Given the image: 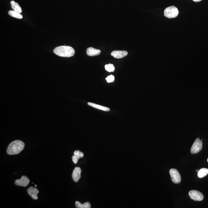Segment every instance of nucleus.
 Returning a JSON list of instances; mask_svg holds the SVG:
<instances>
[{"label":"nucleus","mask_w":208,"mask_h":208,"mask_svg":"<svg viewBox=\"0 0 208 208\" xmlns=\"http://www.w3.org/2000/svg\"><path fill=\"white\" fill-rule=\"evenodd\" d=\"M24 143L20 140H16L12 142L7 149V153L9 155L18 154L24 149Z\"/></svg>","instance_id":"1"},{"label":"nucleus","mask_w":208,"mask_h":208,"mask_svg":"<svg viewBox=\"0 0 208 208\" xmlns=\"http://www.w3.org/2000/svg\"><path fill=\"white\" fill-rule=\"evenodd\" d=\"M53 52L56 55L63 57H72L75 54V49L72 47L66 46L57 47Z\"/></svg>","instance_id":"2"},{"label":"nucleus","mask_w":208,"mask_h":208,"mask_svg":"<svg viewBox=\"0 0 208 208\" xmlns=\"http://www.w3.org/2000/svg\"><path fill=\"white\" fill-rule=\"evenodd\" d=\"M178 9L174 6L168 7L164 12V16L169 18H175L178 16Z\"/></svg>","instance_id":"3"},{"label":"nucleus","mask_w":208,"mask_h":208,"mask_svg":"<svg viewBox=\"0 0 208 208\" xmlns=\"http://www.w3.org/2000/svg\"><path fill=\"white\" fill-rule=\"evenodd\" d=\"M203 145L202 141L199 138L196 139L191 147V150H190L191 153L195 154L199 152L203 148Z\"/></svg>","instance_id":"4"},{"label":"nucleus","mask_w":208,"mask_h":208,"mask_svg":"<svg viewBox=\"0 0 208 208\" xmlns=\"http://www.w3.org/2000/svg\"><path fill=\"white\" fill-rule=\"evenodd\" d=\"M188 195L190 198L193 199L195 201H201L204 199L203 194L197 190H191L189 192Z\"/></svg>","instance_id":"5"},{"label":"nucleus","mask_w":208,"mask_h":208,"mask_svg":"<svg viewBox=\"0 0 208 208\" xmlns=\"http://www.w3.org/2000/svg\"><path fill=\"white\" fill-rule=\"evenodd\" d=\"M171 179L172 181L175 184H178L181 182V177L179 172L177 170L174 169H172L170 170Z\"/></svg>","instance_id":"6"},{"label":"nucleus","mask_w":208,"mask_h":208,"mask_svg":"<svg viewBox=\"0 0 208 208\" xmlns=\"http://www.w3.org/2000/svg\"><path fill=\"white\" fill-rule=\"evenodd\" d=\"M30 182V180L26 176H23L20 179L16 180L15 181V184L17 186H19L26 187Z\"/></svg>","instance_id":"7"},{"label":"nucleus","mask_w":208,"mask_h":208,"mask_svg":"<svg viewBox=\"0 0 208 208\" xmlns=\"http://www.w3.org/2000/svg\"><path fill=\"white\" fill-rule=\"evenodd\" d=\"M81 172L82 170L80 167H76L75 168L72 175V178L75 182H77L80 179L81 177Z\"/></svg>","instance_id":"8"},{"label":"nucleus","mask_w":208,"mask_h":208,"mask_svg":"<svg viewBox=\"0 0 208 208\" xmlns=\"http://www.w3.org/2000/svg\"><path fill=\"white\" fill-rule=\"evenodd\" d=\"M27 192L29 195L34 200L38 199V194L39 193V191L37 188L31 187L27 189Z\"/></svg>","instance_id":"9"},{"label":"nucleus","mask_w":208,"mask_h":208,"mask_svg":"<svg viewBox=\"0 0 208 208\" xmlns=\"http://www.w3.org/2000/svg\"><path fill=\"white\" fill-rule=\"evenodd\" d=\"M128 52L125 51H114L112 52L111 55L115 58L120 59L126 57L128 55Z\"/></svg>","instance_id":"10"},{"label":"nucleus","mask_w":208,"mask_h":208,"mask_svg":"<svg viewBox=\"0 0 208 208\" xmlns=\"http://www.w3.org/2000/svg\"><path fill=\"white\" fill-rule=\"evenodd\" d=\"M101 51L99 49H96L92 47L88 48L86 50V53L88 56L94 57L100 55L101 54Z\"/></svg>","instance_id":"11"},{"label":"nucleus","mask_w":208,"mask_h":208,"mask_svg":"<svg viewBox=\"0 0 208 208\" xmlns=\"http://www.w3.org/2000/svg\"><path fill=\"white\" fill-rule=\"evenodd\" d=\"M73 156H72V159L73 163L75 164L77 163L78 160L80 158H82L84 156V153L79 150H76L74 152Z\"/></svg>","instance_id":"12"},{"label":"nucleus","mask_w":208,"mask_h":208,"mask_svg":"<svg viewBox=\"0 0 208 208\" xmlns=\"http://www.w3.org/2000/svg\"><path fill=\"white\" fill-rule=\"evenodd\" d=\"M88 105L93 107L94 108L104 111H110V109L108 108L104 107V106L98 105V104H94V103H93L89 102L88 103Z\"/></svg>","instance_id":"13"},{"label":"nucleus","mask_w":208,"mask_h":208,"mask_svg":"<svg viewBox=\"0 0 208 208\" xmlns=\"http://www.w3.org/2000/svg\"><path fill=\"white\" fill-rule=\"evenodd\" d=\"M11 5L13 11H14L17 12L21 13L22 12V10L21 7L19 5V4L15 2L14 1H11Z\"/></svg>","instance_id":"14"},{"label":"nucleus","mask_w":208,"mask_h":208,"mask_svg":"<svg viewBox=\"0 0 208 208\" xmlns=\"http://www.w3.org/2000/svg\"><path fill=\"white\" fill-rule=\"evenodd\" d=\"M75 206L77 208H90L91 207V205L89 202H86L82 204L78 201H76L75 202Z\"/></svg>","instance_id":"15"},{"label":"nucleus","mask_w":208,"mask_h":208,"mask_svg":"<svg viewBox=\"0 0 208 208\" xmlns=\"http://www.w3.org/2000/svg\"><path fill=\"white\" fill-rule=\"evenodd\" d=\"M208 174V169H206V168H203L198 171L197 176L199 178H202L206 176Z\"/></svg>","instance_id":"16"},{"label":"nucleus","mask_w":208,"mask_h":208,"mask_svg":"<svg viewBox=\"0 0 208 208\" xmlns=\"http://www.w3.org/2000/svg\"><path fill=\"white\" fill-rule=\"evenodd\" d=\"M8 14L11 17L17 19H21L23 17V16L20 14V13L14 11H9Z\"/></svg>","instance_id":"17"},{"label":"nucleus","mask_w":208,"mask_h":208,"mask_svg":"<svg viewBox=\"0 0 208 208\" xmlns=\"http://www.w3.org/2000/svg\"><path fill=\"white\" fill-rule=\"evenodd\" d=\"M105 68L106 70L109 72L114 71L115 69L114 65L113 64H110L106 65Z\"/></svg>","instance_id":"18"},{"label":"nucleus","mask_w":208,"mask_h":208,"mask_svg":"<svg viewBox=\"0 0 208 208\" xmlns=\"http://www.w3.org/2000/svg\"><path fill=\"white\" fill-rule=\"evenodd\" d=\"M106 79L108 82V83H110V82H114L115 80V77L113 75H110V76H108L106 78Z\"/></svg>","instance_id":"19"},{"label":"nucleus","mask_w":208,"mask_h":208,"mask_svg":"<svg viewBox=\"0 0 208 208\" xmlns=\"http://www.w3.org/2000/svg\"><path fill=\"white\" fill-rule=\"evenodd\" d=\"M192 1H194L195 2H200L202 0H192Z\"/></svg>","instance_id":"20"},{"label":"nucleus","mask_w":208,"mask_h":208,"mask_svg":"<svg viewBox=\"0 0 208 208\" xmlns=\"http://www.w3.org/2000/svg\"><path fill=\"white\" fill-rule=\"evenodd\" d=\"M196 171H197V172H198L199 171L197 170H196Z\"/></svg>","instance_id":"21"},{"label":"nucleus","mask_w":208,"mask_h":208,"mask_svg":"<svg viewBox=\"0 0 208 208\" xmlns=\"http://www.w3.org/2000/svg\"><path fill=\"white\" fill-rule=\"evenodd\" d=\"M37 187V185H35V187Z\"/></svg>","instance_id":"22"},{"label":"nucleus","mask_w":208,"mask_h":208,"mask_svg":"<svg viewBox=\"0 0 208 208\" xmlns=\"http://www.w3.org/2000/svg\"><path fill=\"white\" fill-rule=\"evenodd\" d=\"M207 162H208V159H207Z\"/></svg>","instance_id":"23"}]
</instances>
